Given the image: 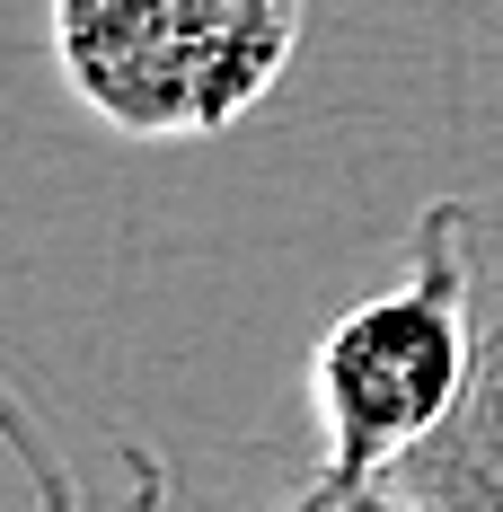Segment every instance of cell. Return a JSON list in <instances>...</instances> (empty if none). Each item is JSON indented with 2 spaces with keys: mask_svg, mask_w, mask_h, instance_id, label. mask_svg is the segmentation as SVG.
<instances>
[{
  "mask_svg": "<svg viewBox=\"0 0 503 512\" xmlns=\"http://www.w3.org/2000/svg\"><path fill=\"white\" fill-rule=\"evenodd\" d=\"M309 0H45L62 89L124 142H203L292 71Z\"/></svg>",
  "mask_w": 503,
  "mask_h": 512,
  "instance_id": "cell-1",
  "label": "cell"
},
{
  "mask_svg": "<svg viewBox=\"0 0 503 512\" xmlns=\"http://www.w3.org/2000/svg\"><path fill=\"white\" fill-rule=\"evenodd\" d=\"M477 362V292H468V195H433L415 212L406 274L327 318L309 354V415L327 460L398 468L468 389Z\"/></svg>",
  "mask_w": 503,
  "mask_h": 512,
  "instance_id": "cell-2",
  "label": "cell"
},
{
  "mask_svg": "<svg viewBox=\"0 0 503 512\" xmlns=\"http://www.w3.org/2000/svg\"><path fill=\"white\" fill-rule=\"evenodd\" d=\"M468 292H477L468 389L398 460V477L433 512H503V204H468Z\"/></svg>",
  "mask_w": 503,
  "mask_h": 512,
  "instance_id": "cell-3",
  "label": "cell"
},
{
  "mask_svg": "<svg viewBox=\"0 0 503 512\" xmlns=\"http://www.w3.org/2000/svg\"><path fill=\"white\" fill-rule=\"evenodd\" d=\"M274 512H433L415 486H406L398 468H362V460H318L283 495Z\"/></svg>",
  "mask_w": 503,
  "mask_h": 512,
  "instance_id": "cell-4",
  "label": "cell"
}]
</instances>
